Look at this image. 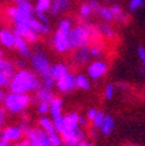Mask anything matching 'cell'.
<instances>
[{
	"label": "cell",
	"instance_id": "cell-25",
	"mask_svg": "<svg viewBox=\"0 0 145 146\" xmlns=\"http://www.w3.org/2000/svg\"><path fill=\"white\" fill-rule=\"evenodd\" d=\"M110 9H112V13L114 15V20L115 21L122 23V22H124L126 19H128V16H126V14L123 12V9L121 8L120 5H113L110 7Z\"/></svg>",
	"mask_w": 145,
	"mask_h": 146
},
{
	"label": "cell",
	"instance_id": "cell-39",
	"mask_svg": "<svg viewBox=\"0 0 145 146\" xmlns=\"http://www.w3.org/2000/svg\"><path fill=\"white\" fill-rule=\"evenodd\" d=\"M37 15V17H36V19L37 20H40L41 22H43V23H45V25H49V17L45 15V13H40V14H36Z\"/></svg>",
	"mask_w": 145,
	"mask_h": 146
},
{
	"label": "cell",
	"instance_id": "cell-8",
	"mask_svg": "<svg viewBox=\"0 0 145 146\" xmlns=\"http://www.w3.org/2000/svg\"><path fill=\"white\" fill-rule=\"evenodd\" d=\"M52 46L59 53H65V52L70 51L71 46L69 43V33L57 30L52 38Z\"/></svg>",
	"mask_w": 145,
	"mask_h": 146
},
{
	"label": "cell",
	"instance_id": "cell-48",
	"mask_svg": "<svg viewBox=\"0 0 145 146\" xmlns=\"http://www.w3.org/2000/svg\"><path fill=\"white\" fill-rule=\"evenodd\" d=\"M12 1H14V3H16L17 5H19V4L25 3V1H30V0H12Z\"/></svg>",
	"mask_w": 145,
	"mask_h": 146
},
{
	"label": "cell",
	"instance_id": "cell-1",
	"mask_svg": "<svg viewBox=\"0 0 145 146\" xmlns=\"http://www.w3.org/2000/svg\"><path fill=\"white\" fill-rule=\"evenodd\" d=\"M41 86L42 85L39 77L33 71L27 68L15 71L8 85L11 92L21 94H29L31 92H36Z\"/></svg>",
	"mask_w": 145,
	"mask_h": 146
},
{
	"label": "cell",
	"instance_id": "cell-41",
	"mask_svg": "<svg viewBox=\"0 0 145 146\" xmlns=\"http://www.w3.org/2000/svg\"><path fill=\"white\" fill-rule=\"evenodd\" d=\"M88 4H89V6H90V8H92L93 13H96V11H98V8H99L100 4L96 1V0H90V1H89Z\"/></svg>",
	"mask_w": 145,
	"mask_h": 146
},
{
	"label": "cell",
	"instance_id": "cell-51",
	"mask_svg": "<svg viewBox=\"0 0 145 146\" xmlns=\"http://www.w3.org/2000/svg\"><path fill=\"white\" fill-rule=\"evenodd\" d=\"M0 137H1V129H0Z\"/></svg>",
	"mask_w": 145,
	"mask_h": 146
},
{
	"label": "cell",
	"instance_id": "cell-29",
	"mask_svg": "<svg viewBox=\"0 0 145 146\" xmlns=\"http://www.w3.org/2000/svg\"><path fill=\"white\" fill-rule=\"evenodd\" d=\"M49 143H50V146H62L63 145L62 137L59 136L57 131L49 135Z\"/></svg>",
	"mask_w": 145,
	"mask_h": 146
},
{
	"label": "cell",
	"instance_id": "cell-24",
	"mask_svg": "<svg viewBox=\"0 0 145 146\" xmlns=\"http://www.w3.org/2000/svg\"><path fill=\"white\" fill-rule=\"evenodd\" d=\"M0 72L5 73L9 77H13V74L15 73V66L12 62L4 58L3 60H0Z\"/></svg>",
	"mask_w": 145,
	"mask_h": 146
},
{
	"label": "cell",
	"instance_id": "cell-44",
	"mask_svg": "<svg viewBox=\"0 0 145 146\" xmlns=\"http://www.w3.org/2000/svg\"><path fill=\"white\" fill-rule=\"evenodd\" d=\"M5 96H6V93L3 90V88H0V103H3V102H4Z\"/></svg>",
	"mask_w": 145,
	"mask_h": 146
},
{
	"label": "cell",
	"instance_id": "cell-2",
	"mask_svg": "<svg viewBox=\"0 0 145 146\" xmlns=\"http://www.w3.org/2000/svg\"><path fill=\"white\" fill-rule=\"evenodd\" d=\"M33 98L29 94H21V93H14L9 92L6 94L4 99V108L6 111H9L11 114H21L29 107L31 103Z\"/></svg>",
	"mask_w": 145,
	"mask_h": 146
},
{
	"label": "cell",
	"instance_id": "cell-42",
	"mask_svg": "<svg viewBox=\"0 0 145 146\" xmlns=\"http://www.w3.org/2000/svg\"><path fill=\"white\" fill-rule=\"evenodd\" d=\"M14 66H15V67H19L20 70H21V68H26V63H25L22 59H16L15 63H14Z\"/></svg>",
	"mask_w": 145,
	"mask_h": 146
},
{
	"label": "cell",
	"instance_id": "cell-45",
	"mask_svg": "<svg viewBox=\"0 0 145 146\" xmlns=\"http://www.w3.org/2000/svg\"><path fill=\"white\" fill-rule=\"evenodd\" d=\"M77 146H93V144H92V143H89V141H86V140H84V141L79 143Z\"/></svg>",
	"mask_w": 145,
	"mask_h": 146
},
{
	"label": "cell",
	"instance_id": "cell-43",
	"mask_svg": "<svg viewBox=\"0 0 145 146\" xmlns=\"http://www.w3.org/2000/svg\"><path fill=\"white\" fill-rule=\"evenodd\" d=\"M79 126L81 127V126H87V123H88V121L86 119V117H84V116H80L79 115Z\"/></svg>",
	"mask_w": 145,
	"mask_h": 146
},
{
	"label": "cell",
	"instance_id": "cell-20",
	"mask_svg": "<svg viewBox=\"0 0 145 146\" xmlns=\"http://www.w3.org/2000/svg\"><path fill=\"white\" fill-rule=\"evenodd\" d=\"M70 70H69V66L65 65V64H62V63H58V64H55L50 67V76L52 77V79L57 81L58 79H61L62 77H64L66 73H69Z\"/></svg>",
	"mask_w": 145,
	"mask_h": 146
},
{
	"label": "cell",
	"instance_id": "cell-49",
	"mask_svg": "<svg viewBox=\"0 0 145 146\" xmlns=\"http://www.w3.org/2000/svg\"><path fill=\"white\" fill-rule=\"evenodd\" d=\"M3 59H4V52L0 50V60H3Z\"/></svg>",
	"mask_w": 145,
	"mask_h": 146
},
{
	"label": "cell",
	"instance_id": "cell-14",
	"mask_svg": "<svg viewBox=\"0 0 145 146\" xmlns=\"http://www.w3.org/2000/svg\"><path fill=\"white\" fill-rule=\"evenodd\" d=\"M90 59L89 54V46L85 45L81 48L76 49V52L73 53V63L77 65H85Z\"/></svg>",
	"mask_w": 145,
	"mask_h": 146
},
{
	"label": "cell",
	"instance_id": "cell-15",
	"mask_svg": "<svg viewBox=\"0 0 145 146\" xmlns=\"http://www.w3.org/2000/svg\"><path fill=\"white\" fill-rule=\"evenodd\" d=\"M13 33H14V31H13ZM14 35H15L14 48L17 50V52L21 54V57H23V58H30L31 51H30V48H29L28 43L21 37V36L17 35L16 33H14Z\"/></svg>",
	"mask_w": 145,
	"mask_h": 146
},
{
	"label": "cell",
	"instance_id": "cell-37",
	"mask_svg": "<svg viewBox=\"0 0 145 146\" xmlns=\"http://www.w3.org/2000/svg\"><path fill=\"white\" fill-rule=\"evenodd\" d=\"M137 54H138V58L142 62V65L145 66V46L144 45H139L137 49Z\"/></svg>",
	"mask_w": 145,
	"mask_h": 146
},
{
	"label": "cell",
	"instance_id": "cell-31",
	"mask_svg": "<svg viewBox=\"0 0 145 146\" xmlns=\"http://www.w3.org/2000/svg\"><path fill=\"white\" fill-rule=\"evenodd\" d=\"M102 52H103V48L100 44H93L92 46H89V54H90V57L99 58L100 56H102Z\"/></svg>",
	"mask_w": 145,
	"mask_h": 146
},
{
	"label": "cell",
	"instance_id": "cell-5",
	"mask_svg": "<svg viewBox=\"0 0 145 146\" xmlns=\"http://www.w3.org/2000/svg\"><path fill=\"white\" fill-rule=\"evenodd\" d=\"M30 64L33 67V72L41 78L50 73V60L43 51H35L30 56Z\"/></svg>",
	"mask_w": 145,
	"mask_h": 146
},
{
	"label": "cell",
	"instance_id": "cell-54",
	"mask_svg": "<svg viewBox=\"0 0 145 146\" xmlns=\"http://www.w3.org/2000/svg\"><path fill=\"white\" fill-rule=\"evenodd\" d=\"M109 146H114V145H109Z\"/></svg>",
	"mask_w": 145,
	"mask_h": 146
},
{
	"label": "cell",
	"instance_id": "cell-34",
	"mask_svg": "<svg viewBox=\"0 0 145 146\" xmlns=\"http://www.w3.org/2000/svg\"><path fill=\"white\" fill-rule=\"evenodd\" d=\"M71 28H72V22H71V20L64 19V20H62V21L59 22L58 30L64 31V33H69V31L71 30Z\"/></svg>",
	"mask_w": 145,
	"mask_h": 146
},
{
	"label": "cell",
	"instance_id": "cell-55",
	"mask_svg": "<svg viewBox=\"0 0 145 146\" xmlns=\"http://www.w3.org/2000/svg\"><path fill=\"white\" fill-rule=\"evenodd\" d=\"M31 146H33V145H31Z\"/></svg>",
	"mask_w": 145,
	"mask_h": 146
},
{
	"label": "cell",
	"instance_id": "cell-36",
	"mask_svg": "<svg viewBox=\"0 0 145 146\" xmlns=\"http://www.w3.org/2000/svg\"><path fill=\"white\" fill-rule=\"evenodd\" d=\"M37 113L41 115V116H44L49 113V104L48 103H43V102H40L37 104Z\"/></svg>",
	"mask_w": 145,
	"mask_h": 146
},
{
	"label": "cell",
	"instance_id": "cell-53",
	"mask_svg": "<svg viewBox=\"0 0 145 146\" xmlns=\"http://www.w3.org/2000/svg\"><path fill=\"white\" fill-rule=\"evenodd\" d=\"M107 1H110V0H107Z\"/></svg>",
	"mask_w": 145,
	"mask_h": 146
},
{
	"label": "cell",
	"instance_id": "cell-13",
	"mask_svg": "<svg viewBox=\"0 0 145 146\" xmlns=\"http://www.w3.org/2000/svg\"><path fill=\"white\" fill-rule=\"evenodd\" d=\"M71 3H72V0H51L49 12L53 16L61 15L70 8Z\"/></svg>",
	"mask_w": 145,
	"mask_h": 146
},
{
	"label": "cell",
	"instance_id": "cell-50",
	"mask_svg": "<svg viewBox=\"0 0 145 146\" xmlns=\"http://www.w3.org/2000/svg\"><path fill=\"white\" fill-rule=\"evenodd\" d=\"M125 146H139V145H137V144H132V143H131V144H126Z\"/></svg>",
	"mask_w": 145,
	"mask_h": 146
},
{
	"label": "cell",
	"instance_id": "cell-11",
	"mask_svg": "<svg viewBox=\"0 0 145 146\" xmlns=\"http://www.w3.org/2000/svg\"><path fill=\"white\" fill-rule=\"evenodd\" d=\"M14 33H16L19 36L27 42V43H36L39 41V35L35 34L29 27H27L25 23H20V25H15V29Z\"/></svg>",
	"mask_w": 145,
	"mask_h": 146
},
{
	"label": "cell",
	"instance_id": "cell-47",
	"mask_svg": "<svg viewBox=\"0 0 145 146\" xmlns=\"http://www.w3.org/2000/svg\"><path fill=\"white\" fill-rule=\"evenodd\" d=\"M0 146H11V145H9V143H7V141H4V140H1V139H0Z\"/></svg>",
	"mask_w": 145,
	"mask_h": 146
},
{
	"label": "cell",
	"instance_id": "cell-27",
	"mask_svg": "<svg viewBox=\"0 0 145 146\" xmlns=\"http://www.w3.org/2000/svg\"><path fill=\"white\" fill-rule=\"evenodd\" d=\"M99 33H100L101 36H103V37H106V38H109V40L115 37V30L113 29V27L110 25H108V23L100 25Z\"/></svg>",
	"mask_w": 145,
	"mask_h": 146
},
{
	"label": "cell",
	"instance_id": "cell-12",
	"mask_svg": "<svg viewBox=\"0 0 145 146\" xmlns=\"http://www.w3.org/2000/svg\"><path fill=\"white\" fill-rule=\"evenodd\" d=\"M25 25L27 27H29L35 34H37L39 36L42 35H48L50 33V28H49V25H45L43 22H41L40 20H37L36 17H31V19H29L27 22H25Z\"/></svg>",
	"mask_w": 145,
	"mask_h": 146
},
{
	"label": "cell",
	"instance_id": "cell-9",
	"mask_svg": "<svg viewBox=\"0 0 145 146\" xmlns=\"http://www.w3.org/2000/svg\"><path fill=\"white\" fill-rule=\"evenodd\" d=\"M57 89L61 93H71L76 89V76L73 73H66L64 77H62L61 79H58L55 82Z\"/></svg>",
	"mask_w": 145,
	"mask_h": 146
},
{
	"label": "cell",
	"instance_id": "cell-21",
	"mask_svg": "<svg viewBox=\"0 0 145 146\" xmlns=\"http://www.w3.org/2000/svg\"><path fill=\"white\" fill-rule=\"evenodd\" d=\"M114 127H115V121H114V118L112 116H109V115H106L99 130H100V132H101L102 136H106L107 137V136L112 135V132L114 131Z\"/></svg>",
	"mask_w": 145,
	"mask_h": 146
},
{
	"label": "cell",
	"instance_id": "cell-10",
	"mask_svg": "<svg viewBox=\"0 0 145 146\" xmlns=\"http://www.w3.org/2000/svg\"><path fill=\"white\" fill-rule=\"evenodd\" d=\"M25 133L21 130V127L19 125H12L7 126L4 131H1V137L0 139L7 141V143H16L23 138Z\"/></svg>",
	"mask_w": 145,
	"mask_h": 146
},
{
	"label": "cell",
	"instance_id": "cell-7",
	"mask_svg": "<svg viewBox=\"0 0 145 146\" xmlns=\"http://www.w3.org/2000/svg\"><path fill=\"white\" fill-rule=\"evenodd\" d=\"M108 64L104 62V60H101V59H96V60H93L90 63L87 67V74L90 79L93 80H99L101 78H103L107 72H108Z\"/></svg>",
	"mask_w": 145,
	"mask_h": 146
},
{
	"label": "cell",
	"instance_id": "cell-32",
	"mask_svg": "<svg viewBox=\"0 0 145 146\" xmlns=\"http://www.w3.org/2000/svg\"><path fill=\"white\" fill-rule=\"evenodd\" d=\"M104 116H106V114H104L103 111H98V114L95 115V117H94L93 121H92V125H93L94 129H96V130L100 129V126H101V124H102V122H103Z\"/></svg>",
	"mask_w": 145,
	"mask_h": 146
},
{
	"label": "cell",
	"instance_id": "cell-3",
	"mask_svg": "<svg viewBox=\"0 0 145 146\" xmlns=\"http://www.w3.org/2000/svg\"><path fill=\"white\" fill-rule=\"evenodd\" d=\"M93 29L87 25H78L72 27L69 31V43L72 49H78L85 45H88V42L92 38Z\"/></svg>",
	"mask_w": 145,
	"mask_h": 146
},
{
	"label": "cell",
	"instance_id": "cell-30",
	"mask_svg": "<svg viewBox=\"0 0 145 146\" xmlns=\"http://www.w3.org/2000/svg\"><path fill=\"white\" fill-rule=\"evenodd\" d=\"M92 13H93V11H92V8H90L88 3H85V4L81 5V7H80V16H81V19L87 20L88 17L92 15Z\"/></svg>",
	"mask_w": 145,
	"mask_h": 146
},
{
	"label": "cell",
	"instance_id": "cell-38",
	"mask_svg": "<svg viewBox=\"0 0 145 146\" xmlns=\"http://www.w3.org/2000/svg\"><path fill=\"white\" fill-rule=\"evenodd\" d=\"M96 114H98V109L96 108H89L87 110V113H86V119L88 122H92Z\"/></svg>",
	"mask_w": 145,
	"mask_h": 146
},
{
	"label": "cell",
	"instance_id": "cell-4",
	"mask_svg": "<svg viewBox=\"0 0 145 146\" xmlns=\"http://www.w3.org/2000/svg\"><path fill=\"white\" fill-rule=\"evenodd\" d=\"M34 6L30 1L21 3L15 7H8L7 8V15L14 21L15 25H20L27 22L29 19L34 16Z\"/></svg>",
	"mask_w": 145,
	"mask_h": 146
},
{
	"label": "cell",
	"instance_id": "cell-26",
	"mask_svg": "<svg viewBox=\"0 0 145 146\" xmlns=\"http://www.w3.org/2000/svg\"><path fill=\"white\" fill-rule=\"evenodd\" d=\"M76 88H80L82 90H88L90 88V81L87 76L78 74L76 76Z\"/></svg>",
	"mask_w": 145,
	"mask_h": 146
},
{
	"label": "cell",
	"instance_id": "cell-35",
	"mask_svg": "<svg viewBox=\"0 0 145 146\" xmlns=\"http://www.w3.org/2000/svg\"><path fill=\"white\" fill-rule=\"evenodd\" d=\"M115 94V86L113 84H108L104 88V98L107 100H112Z\"/></svg>",
	"mask_w": 145,
	"mask_h": 146
},
{
	"label": "cell",
	"instance_id": "cell-16",
	"mask_svg": "<svg viewBox=\"0 0 145 146\" xmlns=\"http://www.w3.org/2000/svg\"><path fill=\"white\" fill-rule=\"evenodd\" d=\"M63 106H64L63 100L61 98H56V96L49 103V113H50L52 119L63 116Z\"/></svg>",
	"mask_w": 145,
	"mask_h": 146
},
{
	"label": "cell",
	"instance_id": "cell-52",
	"mask_svg": "<svg viewBox=\"0 0 145 146\" xmlns=\"http://www.w3.org/2000/svg\"><path fill=\"white\" fill-rule=\"evenodd\" d=\"M27 146H31V145H30V144H29V145H27Z\"/></svg>",
	"mask_w": 145,
	"mask_h": 146
},
{
	"label": "cell",
	"instance_id": "cell-6",
	"mask_svg": "<svg viewBox=\"0 0 145 146\" xmlns=\"http://www.w3.org/2000/svg\"><path fill=\"white\" fill-rule=\"evenodd\" d=\"M25 135L27 136V140L33 146H50L49 135L45 131H43L41 127L29 129Z\"/></svg>",
	"mask_w": 145,
	"mask_h": 146
},
{
	"label": "cell",
	"instance_id": "cell-46",
	"mask_svg": "<svg viewBox=\"0 0 145 146\" xmlns=\"http://www.w3.org/2000/svg\"><path fill=\"white\" fill-rule=\"evenodd\" d=\"M90 135H92L93 138H98V132H96V129L92 130V132H90Z\"/></svg>",
	"mask_w": 145,
	"mask_h": 146
},
{
	"label": "cell",
	"instance_id": "cell-28",
	"mask_svg": "<svg viewBox=\"0 0 145 146\" xmlns=\"http://www.w3.org/2000/svg\"><path fill=\"white\" fill-rule=\"evenodd\" d=\"M51 5V0H37L36 6L34 7V11L36 14L40 13H47V11H49Z\"/></svg>",
	"mask_w": 145,
	"mask_h": 146
},
{
	"label": "cell",
	"instance_id": "cell-17",
	"mask_svg": "<svg viewBox=\"0 0 145 146\" xmlns=\"http://www.w3.org/2000/svg\"><path fill=\"white\" fill-rule=\"evenodd\" d=\"M35 100H37L39 102H43V103H50L53 99H55V94H53L52 89L47 88L44 86H41L37 90H36L35 94Z\"/></svg>",
	"mask_w": 145,
	"mask_h": 146
},
{
	"label": "cell",
	"instance_id": "cell-40",
	"mask_svg": "<svg viewBox=\"0 0 145 146\" xmlns=\"http://www.w3.org/2000/svg\"><path fill=\"white\" fill-rule=\"evenodd\" d=\"M6 109L4 107H0V126H1L4 123H5V119H6Z\"/></svg>",
	"mask_w": 145,
	"mask_h": 146
},
{
	"label": "cell",
	"instance_id": "cell-18",
	"mask_svg": "<svg viewBox=\"0 0 145 146\" xmlns=\"http://www.w3.org/2000/svg\"><path fill=\"white\" fill-rule=\"evenodd\" d=\"M84 140H86V132L79 126L76 130V132L70 138L63 140V145H65V146H77L79 143H81Z\"/></svg>",
	"mask_w": 145,
	"mask_h": 146
},
{
	"label": "cell",
	"instance_id": "cell-19",
	"mask_svg": "<svg viewBox=\"0 0 145 146\" xmlns=\"http://www.w3.org/2000/svg\"><path fill=\"white\" fill-rule=\"evenodd\" d=\"M14 42H15V35L12 30L9 29H0V43H1L5 48H14Z\"/></svg>",
	"mask_w": 145,
	"mask_h": 146
},
{
	"label": "cell",
	"instance_id": "cell-23",
	"mask_svg": "<svg viewBox=\"0 0 145 146\" xmlns=\"http://www.w3.org/2000/svg\"><path fill=\"white\" fill-rule=\"evenodd\" d=\"M96 13L99 14V16L101 17L102 20H104V21H107V22H112V21H114V15H113V13H112V9H110V7H106V6H99V8H98V11H96Z\"/></svg>",
	"mask_w": 145,
	"mask_h": 146
},
{
	"label": "cell",
	"instance_id": "cell-33",
	"mask_svg": "<svg viewBox=\"0 0 145 146\" xmlns=\"http://www.w3.org/2000/svg\"><path fill=\"white\" fill-rule=\"evenodd\" d=\"M145 0H130L129 1V11L130 12H136L144 7Z\"/></svg>",
	"mask_w": 145,
	"mask_h": 146
},
{
	"label": "cell",
	"instance_id": "cell-22",
	"mask_svg": "<svg viewBox=\"0 0 145 146\" xmlns=\"http://www.w3.org/2000/svg\"><path fill=\"white\" fill-rule=\"evenodd\" d=\"M39 124H40L41 129H42L43 131H45L48 135H50V133H52V132L56 131V130H55V126H53V123H52V119L49 118L47 115L40 117Z\"/></svg>",
	"mask_w": 145,
	"mask_h": 146
}]
</instances>
